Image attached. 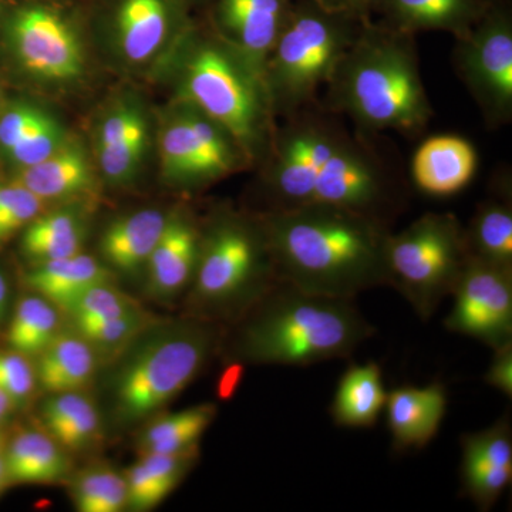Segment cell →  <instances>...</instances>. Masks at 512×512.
<instances>
[{
	"mask_svg": "<svg viewBox=\"0 0 512 512\" xmlns=\"http://www.w3.org/2000/svg\"><path fill=\"white\" fill-rule=\"evenodd\" d=\"M379 140L350 130L319 101L278 120L271 146L256 165L266 202L259 214L328 205L392 225L406 210L409 187Z\"/></svg>",
	"mask_w": 512,
	"mask_h": 512,
	"instance_id": "obj_1",
	"label": "cell"
},
{
	"mask_svg": "<svg viewBox=\"0 0 512 512\" xmlns=\"http://www.w3.org/2000/svg\"><path fill=\"white\" fill-rule=\"evenodd\" d=\"M259 214V212H258ZM279 279L313 295L353 299L390 286L392 225L328 205L261 214Z\"/></svg>",
	"mask_w": 512,
	"mask_h": 512,
	"instance_id": "obj_2",
	"label": "cell"
},
{
	"mask_svg": "<svg viewBox=\"0 0 512 512\" xmlns=\"http://www.w3.org/2000/svg\"><path fill=\"white\" fill-rule=\"evenodd\" d=\"M416 36L369 19L320 93V106L360 133L419 137L434 111L421 79Z\"/></svg>",
	"mask_w": 512,
	"mask_h": 512,
	"instance_id": "obj_3",
	"label": "cell"
},
{
	"mask_svg": "<svg viewBox=\"0 0 512 512\" xmlns=\"http://www.w3.org/2000/svg\"><path fill=\"white\" fill-rule=\"evenodd\" d=\"M156 76H165L174 101L191 104L217 121L255 167L261 163L278 124L264 74L222 42L207 23L195 19Z\"/></svg>",
	"mask_w": 512,
	"mask_h": 512,
	"instance_id": "obj_4",
	"label": "cell"
},
{
	"mask_svg": "<svg viewBox=\"0 0 512 512\" xmlns=\"http://www.w3.org/2000/svg\"><path fill=\"white\" fill-rule=\"evenodd\" d=\"M375 328L350 299L313 295L279 281L251 308L235 339V359L309 366L349 357Z\"/></svg>",
	"mask_w": 512,
	"mask_h": 512,
	"instance_id": "obj_5",
	"label": "cell"
},
{
	"mask_svg": "<svg viewBox=\"0 0 512 512\" xmlns=\"http://www.w3.org/2000/svg\"><path fill=\"white\" fill-rule=\"evenodd\" d=\"M87 0H5L0 62L23 86L69 96L92 77Z\"/></svg>",
	"mask_w": 512,
	"mask_h": 512,
	"instance_id": "obj_6",
	"label": "cell"
},
{
	"mask_svg": "<svg viewBox=\"0 0 512 512\" xmlns=\"http://www.w3.org/2000/svg\"><path fill=\"white\" fill-rule=\"evenodd\" d=\"M367 20L322 8L315 0H293L265 64L264 79L276 120L318 103L333 70Z\"/></svg>",
	"mask_w": 512,
	"mask_h": 512,
	"instance_id": "obj_7",
	"label": "cell"
},
{
	"mask_svg": "<svg viewBox=\"0 0 512 512\" xmlns=\"http://www.w3.org/2000/svg\"><path fill=\"white\" fill-rule=\"evenodd\" d=\"M281 281L261 214L215 212L202 227L192 299L211 311L251 309Z\"/></svg>",
	"mask_w": 512,
	"mask_h": 512,
	"instance_id": "obj_8",
	"label": "cell"
},
{
	"mask_svg": "<svg viewBox=\"0 0 512 512\" xmlns=\"http://www.w3.org/2000/svg\"><path fill=\"white\" fill-rule=\"evenodd\" d=\"M187 0H87L94 53L113 72L156 76L195 18Z\"/></svg>",
	"mask_w": 512,
	"mask_h": 512,
	"instance_id": "obj_9",
	"label": "cell"
},
{
	"mask_svg": "<svg viewBox=\"0 0 512 512\" xmlns=\"http://www.w3.org/2000/svg\"><path fill=\"white\" fill-rule=\"evenodd\" d=\"M467 259L464 225L451 212H427L387 241L390 286L421 320L453 293Z\"/></svg>",
	"mask_w": 512,
	"mask_h": 512,
	"instance_id": "obj_10",
	"label": "cell"
},
{
	"mask_svg": "<svg viewBox=\"0 0 512 512\" xmlns=\"http://www.w3.org/2000/svg\"><path fill=\"white\" fill-rule=\"evenodd\" d=\"M208 323H183L148 340L121 367L114 380L117 413L136 421L175 399L201 372L215 346Z\"/></svg>",
	"mask_w": 512,
	"mask_h": 512,
	"instance_id": "obj_11",
	"label": "cell"
},
{
	"mask_svg": "<svg viewBox=\"0 0 512 512\" xmlns=\"http://www.w3.org/2000/svg\"><path fill=\"white\" fill-rule=\"evenodd\" d=\"M157 148L165 184L178 190H202L255 167L231 133L184 101L173 100L165 111Z\"/></svg>",
	"mask_w": 512,
	"mask_h": 512,
	"instance_id": "obj_12",
	"label": "cell"
},
{
	"mask_svg": "<svg viewBox=\"0 0 512 512\" xmlns=\"http://www.w3.org/2000/svg\"><path fill=\"white\" fill-rule=\"evenodd\" d=\"M453 66L488 130L512 121V6L488 0L483 16L454 45Z\"/></svg>",
	"mask_w": 512,
	"mask_h": 512,
	"instance_id": "obj_13",
	"label": "cell"
},
{
	"mask_svg": "<svg viewBox=\"0 0 512 512\" xmlns=\"http://www.w3.org/2000/svg\"><path fill=\"white\" fill-rule=\"evenodd\" d=\"M444 326L493 350L512 343V269L468 256Z\"/></svg>",
	"mask_w": 512,
	"mask_h": 512,
	"instance_id": "obj_14",
	"label": "cell"
},
{
	"mask_svg": "<svg viewBox=\"0 0 512 512\" xmlns=\"http://www.w3.org/2000/svg\"><path fill=\"white\" fill-rule=\"evenodd\" d=\"M151 143L146 106L136 94L114 97L94 127L97 173L113 187H130L143 173Z\"/></svg>",
	"mask_w": 512,
	"mask_h": 512,
	"instance_id": "obj_15",
	"label": "cell"
},
{
	"mask_svg": "<svg viewBox=\"0 0 512 512\" xmlns=\"http://www.w3.org/2000/svg\"><path fill=\"white\" fill-rule=\"evenodd\" d=\"M293 0H211L204 22L259 73L284 29Z\"/></svg>",
	"mask_w": 512,
	"mask_h": 512,
	"instance_id": "obj_16",
	"label": "cell"
},
{
	"mask_svg": "<svg viewBox=\"0 0 512 512\" xmlns=\"http://www.w3.org/2000/svg\"><path fill=\"white\" fill-rule=\"evenodd\" d=\"M69 138L55 114L35 101L12 100L0 109V160L12 174L45 160Z\"/></svg>",
	"mask_w": 512,
	"mask_h": 512,
	"instance_id": "obj_17",
	"label": "cell"
},
{
	"mask_svg": "<svg viewBox=\"0 0 512 512\" xmlns=\"http://www.w3.org/2000/svg\"><path fill=\"white\" fill-rule=\"evenodd\" d=\"M461 481L464 494L480 508L490 510L512 478V433L508 417L488 429L461 439Z\"/></svg>",
	"mask_w": 512,
	"mask_h": 512,
	"instance_id": "obj_18",
	"label": "cell"
},
{
	"mask_svg": "<svg viewBox=\"0 0 512 512\" xmlns=\"http://www.w3.org/2000/svg\"><path fill=\"white\" fill-rule=\"evenodd\" d=\"M488 0H376L372 20L394 32L450 33L461 39L473 29Z\"/></svg>",
	"mask_w": 512,
	"mask_h": 512,
	"instance_id": "obj_19",
	"label": "cell"
},
{
	"mask_svg": "<svg viewBox=\"0 0 512 512\" xmlns=\"http://www.w3.org/2000/svg\"><path fill=\"white\" fill-rule=\"evenodd\" d=\"M478 154L467 138L437 134L417 147L410 163L414 187L431 197H453L476 177Z\"/></svg>",
	"mask_w": 512,
	"mask_h": 512,
	"instance_id": "obj_20",
	"label": "cell"
},
{
	"mask_svg": "<svg viewBox=\"0 0 512 512\" xmlns=\"http://www.w3.org/2000/svg\"><path fill=\"white\" fill-rule=\"evenodd\" d=\"M201 241L202 225L190 212H170L163 235L146 265L148 291L171 298L192 284Z\"/></svg>",
	"mask_w": 512,
	"mask_h": 512,
	"instance_id": "obj_21",
	"label": "cell"
},
{
	"mask_svg": "<svg viewBox=\"0 0 512 512\" xmlns=\"http://www.w3.org/2000/svg\"><path fill=\"white\" fill-rule=\"evenodd\" d=\"M384 409L394 450H421L439 433L446 416V387L439 382L397 387L387 393Z\"/></svg>",
	"mask_w": 512,
	"mask_h": 512,
	"instance_id": "obj_22",
	"label": "cell"
},
{
	"mask_svg": "<svg viewBox=\"0 0 512 512\" xmlns=\"http://www.w3.org/2000/svg\"><path fill=\"white\" fill-rule=\"evenodd\" d=\"M97 168L82 143L72 137L45 160L12 174L10 183L20 185L42 200H72L94 192Z\"/></svg>",
	"mask_w": 512,
	"mask_h": 512,
	"instance_id": "obj_23",
	"label": "cell"
},
{
	"mask_svg": "<svg viewBox=\"0 0 512 512\" xmlns=\"http://www.w3.org/2000/svg\"><path fill=\"white\" fill-rule=\"evenodd\" d=\"M468 256L512 269V181L507 171L494 175L485 200L464 227Z\"/></svg>",
	"mask_w": 512,
	"mask_h": 512,
	"instance_id": "obj_24",
	"label": "cell"
},
{
	"mask_svg": "<svg viewBox=\"0 0 512 512\" xmlns=\"http://www.w3.org/2000/svg\"><path fill=\"white\" fill-rule=\"evenodd\" d=\"M170 212L140 210L111 222L100 238V254L104 261L123 274H136L146 269L148 259L157 247Z\"/></svg>",
	"mask_w": 512,
	"mask_h": 512,
	"instance_id": "obj_25",
	"label": "cell"
},
{
	"mask_svg": "<svg viewBox=\"0 0 512 512\" xmlns=\"http://www.w3.org/2000/svg\"><path fill=\"white\" fill-rule=\"evenodd\" d=\"M96 365V352L82 336L59 332L37 355L36 382L49 393L83 392Z\"/></svg>",
	"mask_w": 512,
	"mask_h": 512,
	"instance_id": "obj_26",
	"label": "cell"
},
{
	"mask_svg": "<svg viewBox=\"0 0 512 512\" xmlns=\"http://www.w3.org/2000/svg\"><path fill=\"white\" fill-rule=\"evenodd\" d=\"M386 397L382 369L377 363L352 365L340 377L330 414L336 426L369 429L379 420Z\"/></svg>",
	"mask_w": 512,
	"mask_h": 512,
	"instance_id": "obj_27",
	"label": "cell"
},
{
	"mask_svg": "<svg viewBox=\"0 0 512 512\" xmlns=\"http://www.w3.org/2000/svg\"><path fill=\"white\" fill-rule=\"evenodd\" d=\"M110 282H113V272L99 259L83 252L37 264L26 275L29 288L60 309L86 289Z\"/></svg>",
	"mask_w": 512,
	"mask_h": 512,
	"instance_id": "obj_28",
	"label": "cell"
},
{
	"mask_svg": "<svg viewBox=\"0 0 512 512\" xmlns=\"http://www.w3.org/2000/svg\"><path fill=\"white\" fill-rule=\"evenodd\" d=\"M8 484H53L69 474L66 451L50 434L22 431L3 454Z\"/></svg>",
	"mask_w": 512,
	"mask_h": 512,
	"instance_id": "obj_29",
	"label": "cell"
},
{
	"mask_svg": "<svg viewBox=\"0 0 512 512\" xmlns=\"http://www.w3.org/2000/svg\"><path fill=\"white\" fill-rule=\"evenodd\" d=\"M86 239V220L74 208L43 211L23 229L20 248L33 264L80 254Z\"/></svg>",
	"mask_w": 512,
	"mask_h": 512,
	"instance_id": "obj_30",
	"label": "cell"
},
{
	"mask_svg": "<svg viewBox=\"0 0 512 512\" xmlns=\"http://www.w3.org/2000/svg\"><path fill=\"white\" fill-rule=\"evenodd\" d=\"M47 434L63 448L82 450L96 439L100 416L83 392L50 393L42 406Z\"/></svg>",
	"mask_w": 512,
	"mask_h": 512,
	"instance_id": "obj_31",
	"label": "cell"
},
{
	"mask_svg": "<svg viewBox=\"0 0 512 512\" xmlns=\"http://www.w3.org/2000/svg\"><path fill=\"white\" fill-rule=\"evenodd\" d=\"M215 414L214 404H200L154 420L141 436V453L178 454L194 450Z\"/></svg>",
	"mask_w": 512,
	"mask_h": 512,
	"instance_id": "obj_32",
	"label": "cell"
},
{
	"mask_svg": "<svg viewBox=\"0 0 512 512\" xmlns=\"http://www.w3.org/2000/svg\"><path fill=\"white\" fill-rule=\"evenodd\" d=\"M59 326L57 306L40 295L26 296L10 322V348L25 356H37L59 335Z\"/></svg>",
	"mask_w": 512,
	"mask_h": 512,
	"instance_id": "obj_33",
	"label": "cell"
},
{
	"mask_svg": "<svg viewBox=\"0 0 512 512\" xmlns=\"http://www.w3.org/2000/svg\"><path fill=\"white\" fill-rule=\"evenodd\" d=\"M72 495L80 512H120L128 504L124 474L109 467H93L79 474Z\"/></svg>",
	"mask_w": 512,
	"mask_h": 512,
	"instance_id": "obj_34",
	"label": "cell"
},
{
	"mask_svg": "<svg viewBox=\"0 0 512 512\" xmlns=\"http://www.w3.org/2000/svg\"><path fill=\"white\" fill-rule=\"evenodd\" d=\"M151 318L138 309L119 318L80 320L74 329L94 349V352H117L133 342L150 326Z\"/></svg>",
	"mask_w": 512,
	"mask_h": 512,
	"instance_id": "obj_35",
	"label": "cell"
},
{
	"mask_svg": "<svg viewBox=\"0 0 512 512\" xmlns=\"http://www.w3.org/2000/svg\"><path fill=\"white\" fill-rule=\"evenodd\" d=\"M137 305L130 296L114 288L113 282L92 286L67 303L62 309L72 318L80 320H99L119 318L138 311Z\"/></svg>",
	"mask_w": 512,
	"mask_h": 512,
	"instance_id": "obj_36",
	"label": "cell"
},
{
	"mask_svg": "<svg viewBox=\"0 0 512 512\" xmlns=\"http://www.w3.org/2000/svg\"><path fill=\"white\" fill-rule=\"evenodd\" d=\"M46 201L13 183L0 187V244L45 211Z\"/></svg>",
	"mask_w": 512,
	"mask_h": 512,
	"instance_id": "obj_37",
	"label": "cell"
},
{
	"mask_svg": "<svg viewBox=\"0 0 512 512\" xmlns=\"http://www.w3.org/2000/svg\"><path fill=\"white\" fill-rule=\"evenodd\" d=\"M36 384V373L28 356L22 353H0V390L13 404L25 402L32 396Z\"/></svg>",
	"mask_w": 512,
	"mask_h": 512,
	"instance_id": "obj_38",
	"label": "cell"
},
{
	"mask_svg": "<svg viewBox=\"0 0 512 512\" xmlns=\"http://www.w3.org/2000/svg\"><path fill=\"white\" fill-rule=\"evenodd\" d=\"M124 478L127 483V507L134 511H147L157 507L173 491L163 481L158 480L141 460L128 468Z\"/></svg>",
	"mask_w": 512,
	"mask_h": 512,
	"instance_id": "obj_39",
	"label": "cell"
},
{
	"mask_svg": "<svg viewBox=\"0 0 512 512\" xmlns=\"http://www.w3.org/2000/svg\"><path fill=\"white\" fill-rule=\"evenodd\" d=\"M484 382L505 396H512V343L494 350V357L484 376Z\"/></svg>",
	"mask_w": 512,
	"mask_h": 512,
	"instance_id": "obj_40",
	"label": "cell"
},
{
	"mask_svg": "<svg viewBox=\"0 0 512 512\" xmlns=\"http://www.w3.org/2000/svg\"><path fill=\"white\" fill-rule=\"evenodd\" d=\"M322 8L333 12L349 13L363 19H372L376 0H315Z\"/></svg>",
	"mask_w": 512,
	"mask_h": 512,
	"instance_id": "obj_41",
	"label": "cell"
},
{
	"mask_svg": "<svg viewBox=\"0 0 512 512\" xmlns=\"http://www.w3.org/2000/svg\"><path fill=\"white\" fill-rule=\"evenodd\" d=\"M241 373V366L232 363L220 382V389L218 390H220L221 397H229L234 393L235 387L241 379Z\"/></svg>",
	"mask_w": 512,
	"mask_h": 512,
	"instance_id": "obj_42",
	"label": "cell"
},
{
	"mask_svg": "<svg viewBox=\"0 0 512 512\" xmlns=\"http://www.w3.org/2000/svg\"><path fill=\"white\" fill-rule=\"evenodd\" d=\"M8 292L5 276L0 272V319L5 315L6 306H8Z\"/></svg>",
	"mask_w": 512,
	"mask_h": 512,
	"instance_id": "obj_43",
	"label": "cell"
},
{
	"mask_svg": "<svg viewBox=\"0 0 512 512\" xmlns=\"http://www.w3.org/2000/svg\"><path fill=\"white\" fill-rule=\"evenodd\" d=\"M13 402L6 396L5 393L0 390V421L8 416L10 410H12Z\"/></svg>",
	"mask_w": 512,
	"mask_h": 512,
	"instance_id": "obj_44",
	"label": "cell"
},
{
	"mask_svg": "<svg viewBox=\"0 0 512 512\" xmlns=\"http://www.w3.org/2000/svg\"><path fill=\"white\" fill-rule=\"evenodd\" d=\"M8 485V478H6L5 463H3V456H0V491L3 487Z\"/></svg>",
	"mask_w": 512,
	"mask_h": 512,
	"instance_id": "obj_45",
	"label": "cell"
},
{
	"mask_svg": "<svg viewBox=\"0 0 512 512\" xmlns=\"http://www.w3.org/2000/svg\"><path fill=\"white\" fill-rule=\"evenodd\" d=\"M190 3L192 9L202 8L204 9L211 0H187Z\"/></svg>",
	"mask_w": 512,
	"mask_h": 512,
	"instance_id": "obj_46",
	"label": "cell"
},
{
	"mask_svg": "<svg viewBox=\"0 0 512 512\" xmlns=\"http://www.w3.org/2000/svg\"><path fill=\"white\" fill-rule=\"evenodd\" d=\"M2 450H3V436L0 434V456H2Z\"/></svg>",
	"mask_w": 512,
	"mask_h": 512,
	"instance_id": "obj_47",
	"label": "cell"
},
{
	"mask_svg": "<svg viewBox=\"0 0 512 512\" xmlns=\"http://www.w3.org/2000/svg\"><path fill=\"white\" fill-rule=\"evenodd\" d=\"M3 106V99H2V92H0V109H2Z\"/></svg>",
	"mask_w": 512,
	"mask_h": 512,
	"instance_id": "obj_48",
	"label": "cell"
},
{
	"mask_svg": "<svg viewBox=\"0 0 512 512\" xmlns=\"http://www.w3.org/2000/svg\"><path fill=\"white\" fill-rule=\"evenodd\" d=\"M3 2H5V0H0V13H2V9H3Z\"/></svg>",
	"mask_w": 512,
	"mask_h": 512,
	"instance_id": "obj_49",
	"label": "cell"
}]
</instances>
